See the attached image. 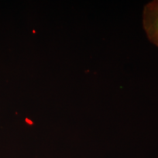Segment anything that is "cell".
<instances>
[{
  "label": "cell",
  "mask_w": 158,
  "mask_h": 158,
  "mask_svg": "<svg viewBox=\"0 0 158 158\" xmlns=\"http://www.w3.org/2000/svg\"><path fill=\"white\" fill-rule=\"evenodd\" d=\"M143 26L149 40L158 47V0L153 1L145 6Z\"/></svg>",
  "instance_id": "cell-1"
}]
</instances>
